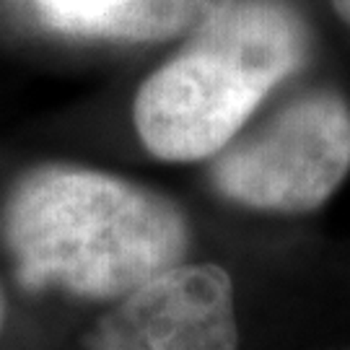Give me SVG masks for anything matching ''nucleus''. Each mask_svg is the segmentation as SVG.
<instances>
[{"mask_svg":"<svg viewBox=\"0 0 350 350\" xmlns=\"http://www.w3.org/2000/svg\"><path fill=\"white\" fill-rule=\"evenodd\" d=\"M234 283L218 265H176L117 301L88 350H237Z\"/></svg>","mask_w":350,"mask_h":350,"instance_id":"obj_4","label":"nucleus"},{"mask_svg":"<svg viewBox=\"0 0 350 350\" xmlns=\"http://www.w3.org/2000/svg\"><path fill=\"white\" fill-rule=\"evenodd\" d=\"M348 172V101L312 88L226 146L213 163V185L254 211L309 213L335 195Z\"/></svg>","mask_w":350,"mask_h":350,"instance_id":"obj_3","label":"nucleus"},{"mask_svg":"<svg viewBox=\"0 0 350 350\" xmlns=\"http://www.w3.org/2000/svg\"><path fill=\"white\" fill-rule=\"evenodd\" d=\"M3 239L29 291L125 299L182 265L185 213L166 195L83 166H39L11 189Z\"/></svg>","mask_w":350,"mask_h":350,"instance_id":"obj_1","label":"nucleus"},{"mask_svg":"<svg viewBox=\"0 0 350 350\" xmlns=\"http://www.w3.org/2000/svg\"><path fill=\"white\" fill-rule=\"evenodd\" d=\"M332 8L338 11V16L345 24H350V0H332Z\"/></svg>","mask_w":350,"mask_h":350,"instance_id":"obj_6","label":"nucleus"},{"mask_svg":"<svg viewBox=\"0 0 350 350\" xmlns=\"http://www.w3.org/2000/svg\"><path fill=\"white\" fill-rule=\"evenodd\" d=\"M39 16L65 34L112 42L195 37L231 0H34Z\"/></svg>","mask_w":350,"mask_h":350,"instance_id":"obj_5","label":"nucleus"},{"mask_svg":"<svg viewBox=\"0 0 350 350\" xmlns=\"http://www.w3.org/2000/svg\"><path fill=\"white\" fill-rule=\"evenodd\" d=\"M3 314H5V301H3V291H0V327H3Z\"/></svg>","mask_w":350,"mask_h":350,"instance_id":"obj_7","label":"nucleus"},{"mask_svg":"<svg viewBox=\"0 0 350 350\" xmlns=\"http://www.w3.org/2000/svg\"><path fill=\"white\" fill-rule=\"evenodd\" d=\"M309 39L280 0H231L150 73L135 96V130L161 161H202L239 138L265 96L299 70Z\"/></svg>","mask_w":350,"mask_h":350,"instance_id":"obj_2","label":"nucleus"}]
</instances>
